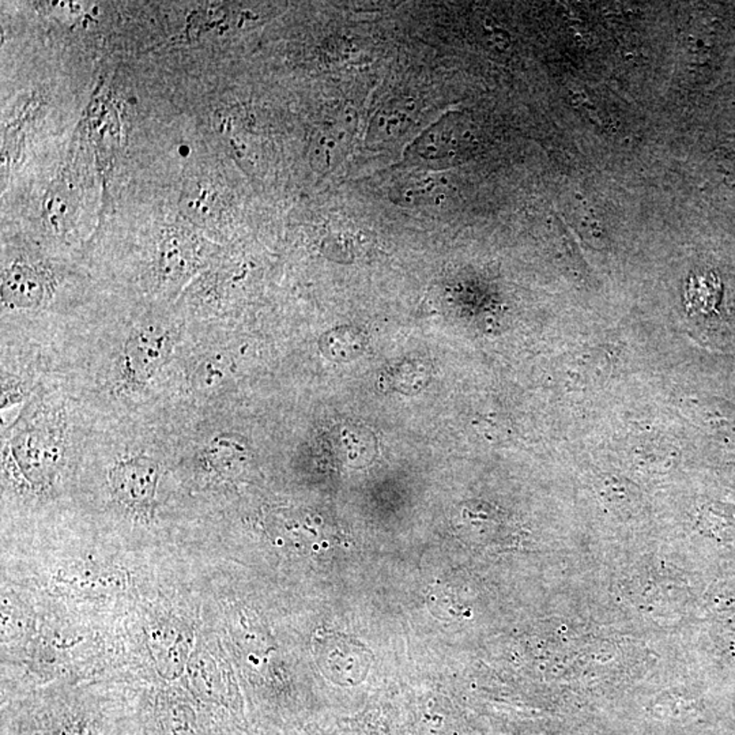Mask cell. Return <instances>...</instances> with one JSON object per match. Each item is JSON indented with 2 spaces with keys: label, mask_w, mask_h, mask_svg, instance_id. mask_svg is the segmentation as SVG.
<instances>
[{
  "label": "cell",
  "mask_w": 735,
  "mask_h": 735,
  "mask_svg": "<svg viewBox=\"0 0 735 735\" xmlns=\"http://www.w3.org/2000/svg\"><path fill=\"white\" fill-rule=\"evenodd\" d=\"M187 246V240L182 238H174V240H166L164 243V249L161 252V262H163V272L166 277H172L174 279H179V277L189 272L190 266L192 267L194 261H190V256L194 258V251H190L189 248H184Z\"/></svg>",
  "instance_id": "4"
},
{
  "label": "cell",
  "mask_w": 735,
  "mask_h": 735,
  "mask_svg": "<svg viewBox=\"0 0 735 735\" xmlns=\"http://www.w3.org/2000/svg\"><path fill=\"white\" fill-rule=\"evenodd\" d=\"M7 293L14 297L18 304L30 305L37 303L43 292V285L38 281L37 275L28 270L27 267L12 269L7 275V284L4 287Z\"/></svg>",
  "instance_id": "3"
},
{
  "label": "cell",
  "mask_w": 735,
  "mask_h": 735,
  "mask_svg": "<svg viewBox=\"0 0 735 735\" xmlns=\"http://www.w3.org/2000/svg\"><path fill=\"white\" fill-rule=\"evenodd\" d=\"M159 480V464L150 457L125 459L110 469L113 496L136 515L148 516L153 507Z\"/></svg>",
  "instance_id": "1"
},
{
  "label": "cell",
  "mask_w": 735,
  "mask_h": 735,
  "mask_svg": "<svg viewBox=\"0 0 735 735\" xmlns=\"http://www.w3.org/2000/svg\"><path fill=\"white\" fill-rule=\"evenodd\" d=\"M172 351L169 331L146 327L128 338L123 353V376L133 385H143L158 371Z\"/></svg>",
  "instance_id": "2"
},
{
  "label": "cell",
  "mask_w": 735,
  "mask_h": 735,
  "mask_svg": "<svg viewBox=\"0 0 735 735\" xmlns=\"http://www.w3.org/2000/svg\"><path fill=\"white\" fill-rule=\"evenodd\" d=\"M61 735H74V734H61Z\"/></svg>",
  "instance_id": "5"
}]
</instances>
